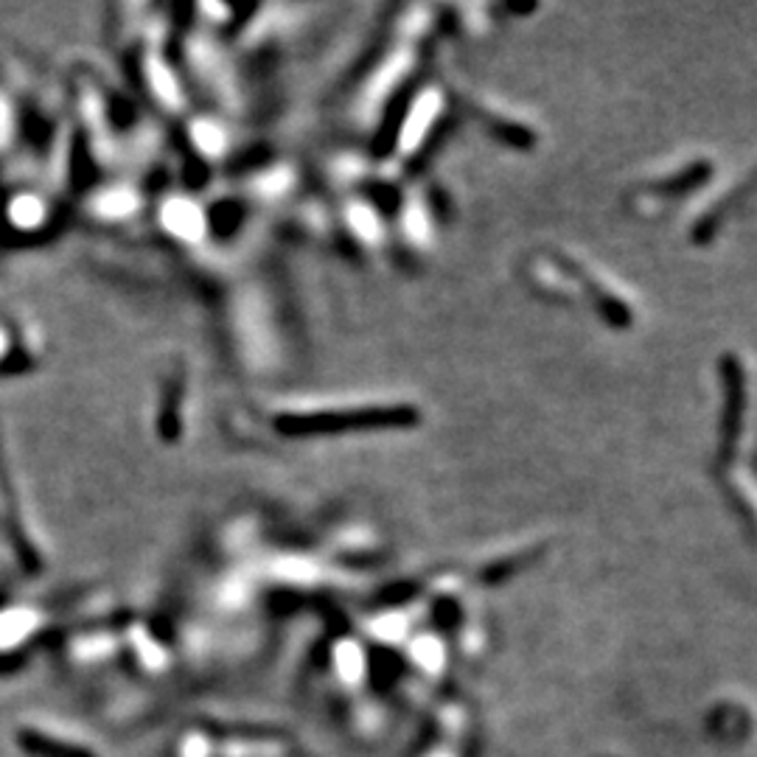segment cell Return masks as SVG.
I'll use <instances>...</instances> for the list:
<instances>
[{
  "instance_id": "1",
  "label": "cell",
  "mask_w": 757,
  "mask_h": 757,
  "mask_svg": "<svg viewBox=\"0 0 757 757\" xmlns=\"http://www.w3.org/2000/svg\"><path fill=\"white\" fill-rule=\"evenodd\" d=\"M164 228L182 242H200L206 236V213L191 200H169L160 211Z\"/></svg>"
},
{
  "instance_id": "2",
  "label": "cell",
  "mask_w": 757,
  "mask_h": 757,
  "mask_svg": "<svg viewBox=\"0 0 757 757\" xmlns=\"http://www.w3.org/2000/svg\"><path fill=\"white\" fill-rule=\"evenodd\" d=\"M146 76H149L151 91L158 93L160 102L171 104V107H177V104H180V85H177L175 73H171L169 67L164 65V62L151 60L149 65H146Z\"/></svg>"
},
{
  "instance_id": "3",
  "label": "cell",
  "mask_w": 757,
  "mask_h": 757,
  "mask_svg": "<svg viewBox=\"0 0 757 757\" xmlns=\"http://www.w3.org/2000/svg\"><path fill=\"white\" fill-rule=\"evenodd\" d=\"M135 208H138V197H135L129 188H113V191H104V194L96 197V211L102 213V217L122 219L129 217Z\"/></svg>"
},
{
  "instance_id": "4",
  "label": "cell",
  "mask_w": 757,
  "mask_h": 757,
  "mask_svg": "<svg viewBox=\"0 0 757 757\" xmlns=\"http://www.w3.org/2000/svg\"><path fill=\"white\" fill-rule=\"evenodd\" d=\"M43 217H45L43 202L36 200V197H31V194L18 197V200L9 206V219H12L18 228H23V231H29V228H36V224L43 222Z\"/></svg>"
},
{
  "instance_id": "5",
  "label": "cell",
  "mask_w": 757,
  "mask_h": 757,
  "mask_svg": "<svg viewBox=\"0 0 757 757\" xmlns=\"http://www.w3.org/2000/svg\"><path fill=\"white\" fill-rule=\"evenodd\" d=\"M191 138H194V144L200 146L206 155H211V158H217L219 151L224 149V129L213 122H194Z\"/></svg>"
},
{
  "instance_id": "6",
  "label": "cell",
  "mask_w": 757,
  "mask_h": 757,
  "mask_svg": "<svg viewBox=\"0 0 757 757\" xmlns=\"http://www.w3.org/2000/svg\"><path fill=\"white\" fill-rule=\"evenodd\" d=\"M286 186H290V171L286 169L270 171V175L259 177V182H255V188H259L264 197H278L281 191H286Z\"/></svg>"
},
{
  "instance_id": "7",
  "label": "cell",
  "mask_w": 757,
  "mask_h": 757,
  "mask_svg": "<svg viewBox=\"0 0 757 757\" xmlns=\"http://www.w3.org/2000/svg\"><path fill=\"white\" fill-rule=\"evenodd\" d=\"M351 222L354 228H357L362 236H370V233H376V224H374V213L365 211V208H354L351 211Z\"/></svg>"
},
{
  "instance_id": "8",
  "label": "cell",
  "mask_w": 757,
  "mask_h": 757,
  "mask_svg": "<svg viewBox=\"0 0 757 757\" xmlns=\"http://www.w3.org/2000/svg\"><path fill=\"white\" fill-rule=\"evenodd\" d=\"M7 351V337H3V332H0V354Z\"/></svg>"
}]
</instances>
